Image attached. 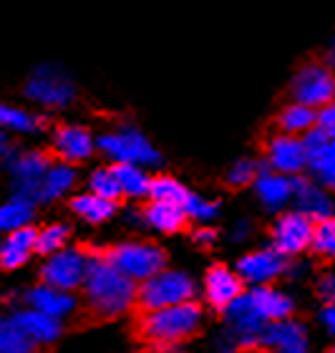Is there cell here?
<instances>
[{
  "label": "cell",
  "mask_w": 335,
  "mask_h": 353,
  "mask_svg": "<svg viewBox=\"0 0 335 353\" xmlns=\"http://www.w3.org/2000/svg\"><path fill=\"white\" fill-rule=\"evenodd\" d=\"M295 303L287 293L277 288L260 285L242 290V295L225 310L227 318V339L237 348H250L260 343L265 325L285 321L292 316Z\"/></svg>",
  "instance_id": "obj_1"
},
{
  "label": "cell",
  "mask_w": 335,
  "mask_h": 353,
  "mask_svg": "<svg viewBox=\"0 0 335 353\" xmlns=\"http://www.w3.org/2000/svg\"><path fill=\"white\" fill-rule=\"evenodd\" d=\"M83 295L88 308L101 318H116L136 303V283L121 275L99 255H91L88 270L83 278Z\"/></svg>",
  "instance_id": "obj_2"
},
{
  "label": "cell",
  "mask_w": 335,
  "mask_h": 353,
  "mask_svg": "<svg viewBox=\"0 0 335 353\" xmlns=\"http://www.w3.org/2000/svg\"><path fill=\"white\" fill-rule=\"evenodd\" d=\"M202 318V308L194 301L172 305V308L149 310L141 316L139 333L146 341H152L154 346H176V343H182L199 331Z\"/></svg>",
  "instance_id": "obj_3"
},
{
  "label": "cell",
  "mask_w": 335,
  "mask_h": 353,
  "mask_svg": "<svg viewBox=\"0 0 335 353\" xmlns=\"http://www.w3.org/2000/svg\"><path fill=\"white\" fill-rule=\"evenodd\" d=\"M194 280L184 270H159L149 280L136 285V305L144 313L149 310L172 308V305H182V303L194 301Z\"/></svg>",
  "instance_id": "obj_4"
},
{
  "label": "cell",
  "mask_w": 335,
  "mask_h": 353,
  "mask_svg": "<svg viewBox=\"0 0 335 353\" xmlns=\"http://www.w3.org/2000/svg\"><path fill=\"white\" fill-rule=\"evenodd\" d=\"M96 149L114 164H132V167H156L161 154L152 141L134 126H121L114 132H106L96 139Z\"/></svg>",
  "instance_id": "obj_5"
},
{
  "label": "cell",
  "mask_w": 335,
  "mask_h": 353,
  "mask_svg": "<svg viewBox=\"0 0 335 353\" xmlns=\"http://www.w3.org/2000/svg\"><path fill=\"white\" fill-rule=\"evenodd\" d=\"M26 96L43 109H66L76 101V83L59 63H41L26 79Z\"/></svg>",
  "instance_id": "obj_6"
},
{
  "label": "cell",
  "mask_w": 335,
  "mask_h": 353,
  "mask_svg": "<svg viewBox=\"0 0 335 353\" xmlns=\"http://www.w3.org/2000/svg\"><path fill=\"white\" fill-rule=\"evenodd\" d=\"M103 260L114 265L121 275L132 280V283H144L152 275L167 268V252L154 243H121L114 245Z\"/></svg>",
  "instance_id": "obj_7"
},
{
  "label": "cell",
  "mask_w": 335,
  "mask_h": 353,
  "mask_svg": "<svg viewBox=\"0 0 335 353\" xmlns=\"http://www.w3.org/2000/svg\"><path fill=\"white\" fill-rule=\"evenodd\" d=\"M292 101L303 103L307 109L321 111L323 106L335 101V74L325 63H305L298 68L290 83Z\"/></svg>",
  "instance_id": "obj_8"
},
{
  "label": "cell",
  "mask_w": 335,
  "mask_h": 353,
  "mask_svg": "<svg viewBox=\"0 0 335 353\" xmlns=\"http://www.w3.org/2000/svg\"><path fill=\"white\" fill-rule=\"evenodd\" d=\"M88 255L86 250H79V248H63V250L48 255L41 268V280L43 285L59 288V290H76V288L83 285V278H86L88 270Z\"/></svg>",
  "instance_id": "obj_9"
},
{
  "label": "cell",
  "mask_w": 335,
  "mask_h": 353,
  "mask_svg": "<svg viewBox=\"0 0 335 353\" xmlns=\"http://www.w3.org/2000/svg\"><path fill=\"white\" fill-rule=\"evenodd\" d=\"M8 172L13 176L15 184V197L26 199L36 207V187L41 182V176L51 167L48 154L38 152V149H28V152H13V157L6 162Z\"/></svg>",
  "instance_id": "obj_10"
},
{
  "label": "cell",
  "mask_w": 335,
  "mask_h": 353,
  "mask_svg": "<svg viewBox=\"0 0 335 353\" xmlns=\"http://www.w3.org/2000/svg\"><path fill=\"white\" fill-rule=\"evenodd\" d=\"M313 228L315 222L298 210L285 212L272 225V250H277L283 258L285 255H300L313 243Z\"/></svg>",
  "instance_id": "obj_11"
},
{
  "label": "cell",
  "mask_w": 335,
  "mask_h": 353,
  "mask_svg": "<svg viewBox=\"0 0 335 353\" xmlns=\"http://www.w3.org/2000/svg\"><path fill=\"white\" fill-rule=\"evenodd\" d=\"M285 258L272 248H265V250H255L242 255L240 263H237V275H240L242 283H247L252 288L270 285L272 280H277L280 275H285Z\"/></svg>",
  "instance_id": "obj_12"
},
{
  "label": "cell",
  "mask_w": 335,
  "mask_h": 353,
  "mask_svg": "<svg viewBox=\"0 0 335 353\" xmlns=\"http://www.w3.org/2000/svg\"><path fill=\"white\" fill-rule=\"evenodd\" d=\"M53 152L59 157V162L66 164H81L88 162L96 152V139L94 134L88 132L86 126L81 124H63L53 132Z\"/></svg>",
  "instance_id": "obj_13"
},
{
  "label": "cell",
  "mask_w": 335,
  "mask_h": 353,
  "mask_svg": "<svg viewBox=\"0 0 335 353\" xmlns=\"http://www.w3.org/2000/svg\"><path fill=\"white\" fill-rule=\"evenodd\" d=\"M257 346L270 353H310L305 328H303V323L290 321V318L265 325Z\"/></svg>",
  "instance_id": "obj_14"
},
{
  "label": "cell",
  "mask_w": 335,
  "mask_h": 353,
  "mask_svg": "<svg viewBox=\"0 0 335 353\" xmlns=\"http://www.w3.org/2000/svg\"><path fill=\"white\" fill-rule=\"evenodd\" d=\"M267 167L277 174L292 176L307 167V157L303 149V141L290 134H277L267 141Z\"/></svg>",
  "instance_id": "obj_15"
},
{
  "label": "cell",
  "mask_w": 335,
  "mask_h": 353,
  "mask_svg": "<svg viewBox=\"0 0 335 353\" xmlns=\"http://www.w3.org/2000/svg\"><path fill=\"white\" fill-rule=\"evenodd\" d=\"M245 290V283L240 280V275L225 265H214L210 268V272L204 275V295L214 310L225 313Z\"/></svg>",
  "instance_id": "obj_16"
},
{
  "label": "cell",
  "mask_w": 335,
  "mask_h": 353,
  "mask_svg": "<svg viewBox=\"0 0 335 353\" xmlns=\"http://www.w3.org/2000/svg\"><path fill=\"white\" fill-rule=\"evenodd\" d=\"M23 303H26V308H33L38 313H43L48 318H56L63 323V318H68L71 313H76V298L73 293H66V290H59V288H51V285H33L30 290H26L23 295Z\"/></svg>",
  "instance_id": "obj_17"
},
{
  "label": "cell",
  "mask_w": 335,
  "mask_h": 353,
  "mask_svg": "<svg viewBox=\"0 0 335 353\" xmlns=\"http://www.w3.org/2000/svg\"><path fill=\"white\" fill-rule=\"evenodd\" d=\"M292 202L298 205V212L310 217L313 222L328 220L333 217V199L321 184L307 182V179H295V192H292Z\"/></svg>",
  "instance_id": "obj_18"
},
{
  "label": "cell",
  "mask_w": 335,
  "mask_h": 353,
  "mask_svg": "<svg viewBox=\"0 0 335 353\" xmlns=\"http://www.w3.org/2000/svg\"><path fill=\"white\" fill-rule=\"evenodd\" d=\"M13 318H15V323L21 325V331L26 333L38 348L56 343V341L61 339V333H63V323H61V321L43 316V313H38V310H33V308H21L18 313H13Z\"/></svg>",
  "instance_id": "obj_19"
},
{
  "label": "cell",
  "mask_w": 335,
  "mask_h": 353,
  "mask_svg": "<svg viewBox=\"0 0 335 353\" xmlns=\"http://www.w3.org/2000/svg\"><path fill=\"white\" fill-rule=\"evenodd\" d=\"M76 179H79V174L71 164L51 162V167L45 170V174L41 176V182L36 187V205H48V202L66 197L76 187Z\"/></svg>",
  "instance_id": "obj_20"
},
{
  "label": "cell",
  "mask_w": 335,
  "mask_h": 353,
  "mask_svg": "<svg viewBox=\"0 0 335 353\" xmlns=\"http://www.w3.org/2000/svg\"><path fill=\"white\" fill-rule=\"evenodd\" d=\"M255 194L267 210H283L285 205L292 202V192H295V179L277 172H260L255 182Z\"/></svg>",
  "instance_id": "obj_21"
},
{
  "label": "cell",
  "mask_w": 335,
  "mask_h": 353,
  "mask_svg": "<svg viewBox=\"0 0 335 353\" xmlns=\"http://www.w3.org/2000/svg\"><path fill=\"white\" fill-rule=\"evenodd\" d=\"M36 228H21L0 243V268L15 270L28 263V258L36 252Z\"/></svg>",
  "instance_id": "obj_22"
},
{
  "label": "cell",
  "mask_w": 335,
  "mask_h": 353,
  "mask_svg": "<svg viewBox=\"0 0 335 353\" xmlns=\"http://www.w3.org/2000/svg\"><path fill=\"white\" fill-rule=\"evenodd\" d=\"M141 220L152 230L161 232V235H172V232H179V230L184 228L187 217H184L182 207L167 205V202H152V205L141 212Z\"/></svg>",
  "instance_id": "obj_23"
},
{
  "label": "cell",
  "mask_w": 335,
  "mask_h": 353,
  "mask_svg": "<svg viewBox=\"0 0 335 353\" xmlns=\"http://www.w3.org/2000/svg\"><path fill=\"white\" fill-rule=\"evenodd\" d=\"M71 210L73 214H79L81 220L91 222V225H101V222L111 220L116 214L119 205L111 202V199H103L99 194H91V192H83V194H76L71 199Z\"/></svg>",
  "instance_id": "obj_24"
},
{
  "label": "cell",
  "mask_w": 335,
  "mask_h": 353,
  "mask_svg": "<svg viewBox=\"0 0 335 353\" xmlns=\"http://www.w3.org/2000/svg\"><path fill=\"white\" fill-rule=\"evenodd\" d=\"M111 170L116 174L121 197H132V199L149 197V182H152V176L146 174V170L132 167V164H111Z\"/></svg>",
  "instance_id": "obj_25"
},
{
  "label": "cell",
  "mask_w": 335,
  "mask_h": 353,
  "mask_svg": "<svg viewBox=\"0 0 335 353\" xmlns=\"http://www.w3.org/2000/svg\"><path fill=\"white\" fill-rule=\"evenodd\" d=\"M315 114L318 111L307 109L303 103L292 101L290 106H285L277 117V124H280V134H290V137H303L310 129H315Z\"/></svg>",
  "instance_id": "obj_26"
},
{
  "label": "cell",
  "mask_w": 335,
  "mask_h": 353,
  "mask_svg": "<svg viewBox=\"0 0 335 353\" xmlns=\"http://www.w3.org/2000/svg\"><path fill=\"white\" fill-rule=\"evenodd\" d=\"M30 220H33V205L26 202V199L15 197L13 194L8 202L0 205V235H3V232L10 235V232H15V230L28 228Z\"/></svg>",
  "instance_id": "obj_27"
},
{
  "label": "cell",
  "mask_w": 335,
  "mask_h": 353,
  "mask_svg": "<svg viewBox=\"0 0 335 353\" xmlns=\"http://www.w3.org/2000/svg\"><path fill=\"white\" fill-rule=\"evenodd\" d=\"M307 170L313 174L315 184H321L323 190H325V187L335 190V141L333 139H328L325 147L307 157Z\"/></svg>",
  "instance_id": "obj_28"
},
{
  "label": "cell",
  "mask_w": 335,
  "mask_h": 353,
  "mask_svg": "<svg viewBox=\"0 0 335 353\" xmlns=\"http://www.w3.org/2000/svg\"><path fill=\"white\" fill-rule=\"evenodd\" d=\"M41 348L21 331L13 316H0V353H38Z\"/></svg>",
  "instance_id": "obj_29"
},
{
  "label": "cell",
  "mask_w": 335,
  "mask_h": 353,
  "mask_svg": "<svg viewBox=\"0 0 335 353\" xmlns=\"http://www.w3.org/2000/svg\"><path fill=\"white\" fill-rule=\"evenodd\" d=\"M41 119L30 114L28 109L21 106H10V103H0V129L13 134H33L41 129Z\"/></svg>",
  "instance_id": "obj_30"
},
{
  "label": "cell",
  "mask_w": 335,
  "mask_h": 353,
  "mask_svg": "<svg viewBox=\"0 0 335 353\" xmlns=\"http://www.w3.org/2000/svg\"><path fill=\"white\" fill-rule=\"evenodd\" d=\"M149 197H152V202H167V205L182 207L190 197V190L174 176H154L149 182Z\"/></svg>",
  "instance_id": "obj_31"
},
{
  "label": "cell",
  "mask_w": 335,
  "mask_h": 353,
  "mask_svg": "<svg viewBox=\"0 0 335 353\" xmlns=\"http://www.w3.org/2000/svg\"><path fill=\"white\" fill-rule=\"evenodd\" d=\"M68 225H61V222H53V225H45L43 230L36 232V252L41 255H53V252L68 248Z\"/></svg>",
  "instance_id": "obj_32"
},
{
  "label": "cell",
  "mask_w": 335,
  "mask_h": 353,
  "mask_svg": "<svg viewBox=\"0 0 335 353\" xmlns=\"http://www.w3.org/2000/svg\"><path fill=\"white\" fill-rule=\"evenodd\" d=\"M88 192H91V194H99V197H103V199H111V202H119V199H121L116 174H114L111 167H99V170L91 172V176H88Z\"/></svg>",
  "instance_id": "obj_33"
},
{
  "label": "cell",
  "mask_w": 335,
  "mask_h": 353,
  "mask_svg": "<svg viewBox=\"0 0 335 353\" xmlns=\"http://www.w3.org/2000/svg\"><path fill=\"white\" fill-rule=\"evenodd\" d=\"M310 248L323 258H335V217L315 222Z\"/></svg>",
  "instance_id": "obj_34"
},
{
  "label": "cell",
  "mask_w": 335,
  "mask_h": 353,
  "mask_svg": "<svg viewBox=\"0 0 335 353\" xmlns=\"http://www.w3.org/2000/svg\"><path fill=\"white\" fill-rule=\"evenodd\" d=\"M182 212L187 220H197L199 225H207V222H212L214 217H217L219 207H217V202L204 199V197H199V194H192L190 192L187 202L182 205Z\"/></svg>",
  "instance_id": "obj_35"
},
{
  "label": "cell",
  "mask_w": 335,
  "mask_h": 353,
  "mask_svg": "<svg viewBox=\"0 0 335 353\" xmlns=\"http://www.w3.org/2000/svg\"><path fill=\"white\" fill-rule=\"evenodd\" d=\"M260 172H263V167H260L255 159H237V162L227 170V182L232 184V187H245V184L255 182Z\"/></svg>",
  "instance_id": "obj_36"
},
{
  "label": "cell",
  "mask_w": 335,
  "mask_h": 353,
  "mask_svg": "<svg viewBox=\"0 0 335 353\" xmlns=\"http://www.w3.org/2000/svg\"><path fill=\"white\" fill-rule=\"evenodd\" d=\"M315 126H318L328 139L335 141V103L323 106V109L315 114Z\"/></svg>",
  "instance_id": "obj_37"
},
{
  "label": "cell",
  "mask_w": 335,
  "mask_h": 353,
  "mask_svg": "<svg viewBox=\"0 0 335 353\" xmlns=\"http://www.w3.org/2000/svg\"><path fill=\"white\" fill-rule=\"evenodd\" d=\"M318 295H321L328 305H333L335 303V272H325V275L318 280Z\"/></svg>",
  "instance_id": "obj_38"
},
{
  "label": "cell",
  "mask_w": 335,
  "mask_h": 353,
  "mask_svg": "<svg viewBox=\"0 0 335 353\" xmlns=\"http://www.w3.org/2000/svg\"><path fill=\"white\" fill-rule=\"evenodd\" d=\"M194 240H197L199 245H204V248H210V245H214V240H217V232L212 228H207V225H202V228L194 232Z\"/></svg>",
  "instance_id": "obj_39"
},
{
  "label": "cell",
  "mask_w": 335,
  "mask_h": 353,
  "mask_svg": "<svg viewBox=\"0 0 335 353\" xmlns=\"http://www.w3.org/2000/svg\"><path fill=\"white\" fill-rule=\"evenodd\" d=\"M13 152H15V149H13V144H10V134L0 129V159H3V162H8V159L13 157Z\"/></svg>",
  "instance_id": "obj_40"
},
{
  "label": "cell",
  "mask_w": 335,
  "mask_h": 353,
  "mask_svg": "<svg viewBox=\"0 0 335 353\" xmlns=\"http://www.w3.org/2000/svg\"><path fill=\"white\" fill-rule=\"evenodd\" d=\"M323 325L328 328V333L335 339V303H333V305H328L325 310H323Z\"/></svg>",
  "instance_id": "obj_41"
},
{
  "label": "cell",
  "mask_w": 335,
  "mask_h": 353,
  "mask_svg": "<svg viewBox=\"0 0 335 353\" xmlns=\"http://www.w3.org/2000/svg\"><path fill=\"white\" fill-rule=\"evenodd\" d=\"M250 235V222H237L232 230V240L234 243H240V240H247Z\"/></svg>",
  "instance_id": "obj_42"
},
{
  "label": "cell",
  "mask_w": 335,
  "mask_h": 353,
  "mask_svg": "<svg viewBox=\"0 0 335 353\" xmlns=\"http://www.w3.org/2000/svg\"><path fill=\"white\" fill-rule=\"evenodd\" d=\"M325 66H328V68L335 66V38L330 41L328 51H325Z\"/></svg>",
  "instance_id": "obj_43"
},
{
  "label": "cell",
  "mask_w": 335,
  "mask_h": 353,
  "mask_svg": "<svg viewBox=\"0 0 335 353\" xmlns=\"http://www.w3.org/2000/svg\"><path fill=\"white\" fill-rule=\"evenodd\" d=\"M330 353H335V348H333V351H330Z\"/></svg>",
  "instance_id": "obj_44"
}]
</instances>
